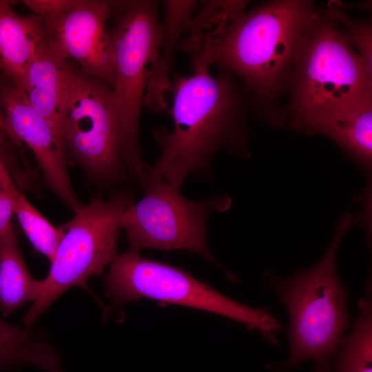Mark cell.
I'll return each mask as SVG.
<instances>
[{
	"label": "cell",
	"instance_id": "obj_12",
	"mask_svg": "<svg viewBox=\"0 0 372 372\" xmlns=\"http://www.w3.org/2000/svg\"><path fill=\"white\" fill-rule=\"evenodd\" d=\"M67 66L68 61L43 39L38 45L28 69L23 90L30 105L48 123L62 143Z\"/></svg>",
	"mask_w": 372,
	"mask_h": 372
},
{
	"label": "cell",
	"instance_id": "obj_1",
	"mask_svg": "<svg viewBox=\"0 0 372 372\" xmlns=\"http://www.w3.org/2000/svg\"><path fill=\"white\" fill-rule=\"evenodd\" d=\"M191 67V74L176 73L171 80L173 127L152 130L161 152L148 167L179 189L189 176L210 178L221 150L249 154L245 97L234 76L223 70L212 76L209 64L196 54Z\"/></svg>",
	"mask_w": 372,
	"mask_h": 372
},
{
	"label": "cell",
	"instance_id": "obj_14",
	"mask_svg": "<svg viewBox=\"0 0 372 372\" xmlns=\"http://www.w3.org/2000/svg\"><path fill=\"white\" fill-rule=\"evenodd\" d=\"M45 37L39 16L19 14L10 1L0 0V71L22 92L37 48Z\"/></svg>",
	"mask_w": 372,
	"mask_h": 372
},
{
	"label": "cell",
	"instance_id": "obj_24",
	"mask_svg": "<svg viewBox=\"0 0 372 372\" xmlns=\"http://www.w3.org/2000/svg\"><path fill=\"white\" fill-rule=\"evenodd\" d=\"M0 189H1V188H0Z\"/></svg>",
	"mask_w": 372,
	"mask_h": 372
},
{
	"label": "cell",
	"instance_id": "obj_4",
	"mask_svg": "<svg viewBox=\"0 0 372 372\" xmlns=\"http://www.w3.org/2000/svg\"><path fill=\"white\" fill-rule=\"evenodd\" d=\"M293 125L372 94V74L327 14L316 12L296 54L292 72Z\"/></svg>",
	"mask_w": 372,
	"mask_h": 372
},
{
	"label": "cell",
	"instance_id": "obj_5",
	"mask_svg": "<svg viewBox=\"0 0 372 372\" xmlns=\"http://www.w3.org/2000/svg\"><path fill=\"white\" fill-rule=\"evenodd\" d=\"M110 31L114 82L113 92L119 116L123 156L132 178L138 183L148 168L141 158L138 139L140 114L152 68L163 39L158 2L124 1Z\"/></svg>",
	"mask_w": 372,
	"mask_h": 372
},
{
	"label": "cell",
	"instance_id": "obj_7",
	"mask_svg": "<svg viewBox=\"0 0 372 372\" xmlns=\"http://www.w3.org/2000/svg\"><path fill=\"white\" fill-rule=\"evenodd\" d=\"M106 293L118 304L141 298L216 313L244 324L276 342L279 322L266 309H254L222 295L187 272L149 260L138 252L118 254L105 277Z\"/></svg>",
	"mask_w": 372,
	"mask_h": 372
},
{
	"label": "cell",
	"instance_id": "obj_23",
	"mask_svg": "<svg viewBox=\"0 0 372 372\" xmlns=\"http://www.w3.org/2000/svg\"><path fill=\"white\" fill-rule=\"evenodd\" d=\"M315 372H334L331 369L329 362H318L316 363Z\"/></svg>",
	"mask_w": 372,
	"mask_h": 372
},
{
	"label": "cell",
	"instance_id": "obj_13",
	"mask_svg": "<svg viewBox=\"0 0 372 372\" xmlns=\"http://www.w3.org/2000/svg\"><path fill=\"white\" fill-rule=\"evenodd\" d=\"M300 129L329 136L358 163L371 168L372 94L317 115Z\"/></svg>",
	"mask_w": 372,
	"mask_h": 372
},
{
	"label": "cell",
	"instance_id": "obj_2",
	"mask_svg": "<svg viewBox=\"0 0 372 372\" xmlns=\"http://www.w3.org/2000/svg\"><path fill=\"white\" fill-rule=\"evenodd\" d=\"M316 12L309 1H271L238 11L196 39L189 49L242 80L259 99L270 100L292 74L294 60Z\"/></svg>",
	"mask_w": 372,
	"mask_h": 372
},
{
	"label": "cell",
	"instance_id": "obj_8",
	"mask_svg": "<svg viewBox=\"0 0 372 372\" xmlns=\"http://www.w3.org/2000/svg\"><path fill=\"white\" fill-rule=\"evenodd\" d=\"M62 142L90 178L102 185L126 182L122 130L111 87L67 66Z\"/></svg>",
	"mask_w": 372,
	"mask_h": 372
},
{
	"label": "cell",
	"instance_id": "obj_18",
	"mask_svg": "<svg viewBox=\"0 0 372 372\" xmlns=\"http://www.w3.org/2000/svg\"><path fill=\"white\" fill-rule=\"evenodd\" d=\"M0 188L34 249L51 261L62 237V228L53 226L31 205L13 183L1 158Z\"/></svg>",
	"mask_w": 372,
	"mask_h": 372
},
{
	"label": "cell",
	"instance_id": "obj_3",
	"mask_svg": "<svg viewBox=\"0 0 372 372\" xmlns=\"http://www.w3.org/2000/svg\"><path fill=\"white\" fill-rule=\"evenodd\" d=\"M355 222L351 213L342 216L325 254L312 267L268 280L290 318V350L282 369H293L307 360L329 362L344 337L349 318L336 256L342 237Z\"/></svg>",
	"mask_w": 372,
	"mask_h": 372
},
{
	"label": "cell",
	"instance_id": "obj_11",
	"mask_svg": "<svg viewBox=\"0 0 372 372\" xmlns=\"http://www.w3.org/2000/svg\"><path fill=\"white\" fill-rule=\"evenodd\" d=\"M0 105L11 130L34 152L48 185L70 209L76 211L82 205L70 183L61 140L32 108L24 93L8 79L0 80Z\"/></svg>",
	"mask_w": 372,
	"mask_h": 372
},
{
	"label": "cell",
	"instance_id": "obj_6",
	"mask_svg": "<svg viewBox=\"0 0 372 372\" xmlns=\"http://www.w3.org/2000/svg\"><path fill=\"white\" fill-rule=\"evenodd\" d=\"M127 192H113L108 199L92 198L61 227L62 237L47 277L40 280V294L22 322L30 329L38 317L63 293L83 287L87 278L101 275L118 254L122 217L134 203Z\"/></svg>",
	"mask_w": 372,
	"mask_h": 372
},
{
	"label": "cell",
	"instance_id": "obj_16",
	"mask_svg": "<svg viewBox=\"0 0 372 372\" xmlns=\"http://www.w3.org/2000/svg\"><path fill=\"white\" fill-rule=\"evenodd\" d=\"M40 280L30 276L11 226L0 235V309L4 317L40 294Z\"/></svg>",
	"mask_w": 372,
	"mask_h": 372
},
{
	"label": "cell",
	"instance_id": "obj_20",
	"mask_svg": "<svg viewBox=\"0 0 372 372\" xmlns=\"http://www.w3.org/2000/svg\"><path fill=\"white\" fill-rule=\"evenodd\" d=\"M327 14L344 24V33L349 43L358 49L360 58L370 74H372L371 26L369 23L352 21L336 8H330Z\"/></svg>",
	"mask_w": 372,
	"mask_h": 372
},
{
	"label": "cell",
	"instance_id": "obj_15",
	"mask_svg": "<svg viewBox=\"0 0 372 372\" xmlns=\"http://www.w3.org/2000/svg\"><path fill=\"white\" fill-rule=\"evenodd\" d=\"M163 39L158 58L152 68L143 103L152 112L160 113L167 108V92L170 90L169 70L173 53L181 35L186 32L197 1H165Z\"/></svg>",
	"mask_w": 372,
	"mask_h": 372
},
{
	"label": "cell",
	"instance_id": "obj_17",
	"mask_svg": "<svg viewBox=\"0 0 372 372\" xmlns=\"http://www.w3.org/2000/svg\"><path fill=\"white\" fill-rule=\"evenodd\" d=\"M25 364L45 372H64L52 347L37 339L30 329L11 325L0 318V371Z\"/></svg>",
	"mask_w": 372,
	"mask_h": 372
},
{
	"label": "cell",
	"instance_id": "obj_9",
	"mask_svg": "<svg viewBox=\"0 0 372 372\" xmlns=\"http://www.w3.org/2000/svg\"><path fill=\"white\" fill-rule=\"evenodd\" d=\"M139 185L143 196L134 202L122 217L130 250H186L220 267L207 247V220L212 212L229 209L231 198L216 195L189 200L180 189L153 175L148 168Z\"/></svg>",
	"mask_w": 372,
	"mask_h": 372
},
{
	"label": "cell",
	"instance_id": "obj_21",
	"mask_svg": "<svg viewBox=\"0 0 372 372\" xmlns=\"http://www.w3.org/2000/svg\"><path fill=\"white\" fill-rule=\"evenodd\" d=\"M13 211L7 196L0 189V235L6 231L11 226V218Z\"/></svg>",
	"mask_w": 372,
	"mask_h": 372
},
{
	"label": "cell",
	"instance_id": "obj_10",
	"mask_svg": "<svg viewBox=\"0 0 372 372\" xmlns=\"http://www.w3.org/2000/svg\"><path fill=\"white\" fill-rule=\"evenodd\" d=\"M112 3L102 0H70L54 17L43 21L45 39L65 61L75 60L85 75L113 88L112 45L107 21Z\"/></svg>",
	"mask_w": 372,
	"mask_h": 372
},
{
	"label": "cell",
	"instance_id": "obj_22",
	"mask_svg": "<svg viewBox=\"0 0 372 372\" xmlns=\"http://www.w3.org/2000/svg\"><path fill=\"white\" fill-rule=\"evenodd\" d=\"M0 132L2 135L6 136L10 141H11L17 147L21 145V142L11 130L8 125L3 113L1 111V107L0 105Z\"/></svg>",
	"mask_w": 372,
	"mask_h": 372
},
{
	"label": "cell",
	"instance_id": "obj_19",
	"mask_svg": "<svg viewBox=\"0 0 372 372\" xmlns=\"http://www.w3.org/2000/svg\"><path fill=\"white\" fill-rule=\"evenodd\" d=\"M358 305L354 327L339 346L335 372H372V304L362 298Z\"/></svg>",
	"mask_w": 372,
	"mask_h": 372
}]
</instances>
